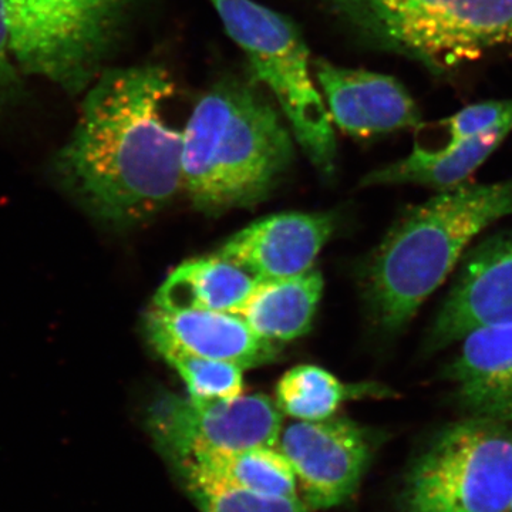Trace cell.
<instances>
[{"instance_id": "12", "label": "cell", "mask_w": 512, "mask_h": 512, "mask_svg": "<svg viewBox=\"0 0 512 512\" xmlns=\"http://www.w3.org/2000/svg\"><path fill=\"white\" fill-rule=\"evenodd\" d=\"M335 227L330 214L284 212L252 222L215 254L244 269L256 281L289 278L313 268Z\"/></svg>"}, {"instance_id": "6", "label": "cell", "mask_w": 512, "mask_h": 512, "mask_svg": "<svg viewBox=\"0 0 512 512\" xmlns=\"http://www.w3.org/2000/svg\"><path fill=\"white\" fill-rule=\"evenodd\" d=\"M10 53L23 76L77 96L119 46L136 0H0Z\"/></svg>"}, {"instance_id": "18", "label": "cell", "mask_w": 512, "mask_h": 512, "mask_svg": "<svg viewBox=\"0 0 512 512\" xmlns=\"http://www.w3.org/2000/svg\"><path fill=\"white\" fill-rule=\"evenodd\" d=\"M512 131L498 127L439 156L410 153L363 178V185L417 184L447 191L466 184Z\"/></svg>"}, {"instance_id": "11", "label": "cell", "mask_w": 512, "mask_h": 512, "mask_svg": "<svg viewBox=\"0 0 512 512\" xmlns=\"http://www.w3.org/2000/svg\"><path fill=\"white\" fill-rule=\"evenodd\" d=\"M313 73L332 123L348 136H383L423 124L416 100L392 76L322 59L313 62Z\"/></svg>"}, {"instance_id": "14", "label": "cell", "mask_w": 512, "mask_h": 512, "mask_svg": "<svg viewBox=\"0 0 512 512\" xmlns=\"http://www.w3.org/2000/svg\"><path fill=\"white\" fill-rule=\"evenodd\" d=\"M444 377L467 417L512 423V323L464 336Z\"/></svg>"}, {"instance_id": "1", "label": "cell", "mask_w": 512, "mask_h": 512, "mask_svg": "<svg viewBox=\"0 0 512 512\" xmlns=\"http://www.w3.org/2000/svg\"><path fill=\"white\" fill-rule=\"evenodd\" d=\"M173 93L170 74L154 63L106 69L84 93L52 174L101 225L119 229L147 221L183 188V133L164 114Z\"/></svg>"}, {"instance_id": "24", "label": "cell", "mask_w": 512, "mask_h": 512, "mask_svg": "<svg viewBox=\"0 0 512 512\" xmlns=\"http://www.w3.org/2000/svg\"><path fill=\"white\" fill-rule=\"evenodd\" d=\"M510 512H512V507H511V510H510Z\"/></svg>"}, {"instance_id": "23", "label": "cell", "mask_w": 512, "mask_h": 512, "mask_svg": "<svg viewBox=\"0 0 512 512\" xmlns=\"http://www.w3.org/2000/svg\"><path fill=\"white\" fill-rule=\"evenodd\" d=\"M28 90L23 73L16 66L10 53L8 29L0 3V116L12 113L25 103Z\"/></svg>"}, {"instance_id": "13", "label": "cell", "mask_w": 512, "mask_h": 512, "mask_svg": "<svg viewBox=\"0 0 512 512\" xmlns=\"http://www.w3.org/2000/svg\"><path fill=\"white\" fill-rule=\"evenodd\" d=\"M150 345L164 343L191 355L249 369L278 359V343L262 338L228 312L167 311L153 306L144 318Z\"/></svg>"}, {"instance_id": "15", "label": "cell", "mask_w": 512, "mask_h": 512, "mask_svg": "<svg viewBox=\"0 0 512 512\" xmlns=\"http://www.w3.org/2000/svg\"><path fill=\"white\" fill-rule=\"evenodd\" d=\"M173 466L190 493L242 490L275 497L296 495L295 471L275 446L194 454Z\"/></svg>"}, {"instance_id": "21", "label": "cell", "mask_w": 512, "mask_h": 512, "mask_svg": "<svg viewBox=\"0 0 512 512\" xmlns=\"http://www.w3.org/2000/svg\"><path fill=\"white\" fill-rule=\"evenodd\" d=\"M151 346L178 373L192 399L234 400L244 393V369L241 367L191 355L164 343Z\"/></svg>"}, {"instance_id": "2", "label": "cell", "mask_w": 512, "mask_h": 512, "mask_svg": "<svg viewBox=\"0 0 512 512\" xmlns=\"http://www.w3.org/2000/svg\"><path fill=\"white\" fill-rule=\"evenodd\" d=\"M512 215V178L463 184L404 210L359 271L367 316L396 336L453 272L468 244Z\"/></svg>"}, {"instance_id": "4", "label": "cell", "mask_w": 512, "mask_h": 512, "mask_svg": "<svg viewBox=\"0 0 512 512\" xmlns=\"http://www.w3.org/2000/svg\"><path fill=\"white\" fill-rule=\"evenodd\" d=\"M366 46L456 72L512 42V0H318Z\"/></svg>"}, {"instance_id": "7", "label": "cell", "mask_w": 512, "mask_h": 512, "mask_svg": "<svg viewBox=\"0 0 512 512\" xmlns=\"http://www.w3.org/2000/svg\"><path fill=\"white\" fill-rule=\"evenodd\" d=\"M512 427L466 417L434 434L409 468L402 512H510Z\"/></svg>"}, {"instance_id": "8", "label": "cell", "mask_w": 512, "mask_h": 512, "mask_svg": "<svg viewBox=\"0 0 512 512\" xmlns=\"http://www.w3.org/2000/svg\"><path fill=\"white\" fill-rule=\"evenodd\" d=\"M154 443L171 463L194 454L276 446L282 413L264 394L234 400H195L158 394L147 410Z\"/></svg>"}, {"instance_id": "9", "label": "cell", "mask_w": 512, "mask_h": 512, "mask_svg": "<svg viewBox=\"0 0 512 512\" xmlns=\"http://www.w3.org/2000/svg\"><path fill=\"white\" fill-rule=\"evenodd\" d=\"M278 443L301 484L303 501L313 511L348 501L375 450L372 433L340 417L296 421L282 429Z\"/></svg>"}, {"instance_id": "17", "label": "cell", "mask_w": 512, "mask_h": 512, "mask_svg": "<svg viewBox=\"0 0 512 512\" xmlns=\"http://www.w3.org/2000/svg\"><path fill=\"white\" fill-rule=\"evenodd\" d=\"M322 292L323 276L313 268L289 278L258 281L234 315L262 338L289 342L311 329Z\"/></svg>"}, {"instance_id": "3", "label": "cell", "mask_w": 512, "mask_h": 512, "mask_svg": "<svg viewBox=\"0 0 512 512\" xmlns=\"http://www.w3.org/2000/svg\"><path fill=\"white\" fill-rule=\"evenodd\" d=\"M291 128L251 77L227 76L195 104L183 131V190L204 211L262 200L293 160Z\"/></svg>"}, {"instance_id": "5", "label": "cell", "mask_w": 512, "mask_h": 512, "mask_svg": "<svg viewBox=\"0 0 512 512\" xmlns=\"http://www.w3.org/2000/svg\"><path fill=\"white\" fill-rule=\"evenodd\" d=\"M248 63V76L269 94L312 164L332 174L336 138L308 45L293 20L255 0H210Z\"/></svg>"}, {"instance_id": "16", "label": "cell", "mask_w": 512, "mask_h": 512, "mask_svg": "<svg viewBox=\"0 0 512 512\" xmlns=\"http://www.w3.org/2000/svg\"><path fill=\"white\" fill-rule=\"evenodd\" d=\"M254 276L217 254L190 259L165 278L154 305L167 311L234 313L251 295Z\"/></svg>"}, {"instance_id": "22", "label": "cell", "mask_w": 512, "mask_h": 512, "mask_svg": "<svg viewBox=\"0 0 512 512\" xmlns=\"http://www.w3.org/2000/svg\"><path fill=\"white\" fill-rule=\"evenodd\" d=\"M201 512H313L298 495L275 497L242 490L190 493Z\"/></svg>"}, {"instance_id": "20", "label": "cell", "mask_w": 512, "mask_h": 512, "mask_svg": "<svg viewBox=\"0 0 512 512\" xmlns=\"http://www.w3.org/2000/svg\"><path fill=\"white\" fill-rule=\"evenodd\" d=\"M498 127L512 128V99L471 104L446 119L421 124L416 128L413 153L439 156Z\"/></svg>"}, {"instance_id": "19", "label": "cell", "mask_w": 512, "mask_h": 512, "mask_svg": "<svg viewBox=\"0 0 512 512\" xmlns=\"http://www.w3.org/2000/svg\"><path fill=\"white\" fill-rule=\"evenodd\" d=\"M394 396L379 383L340 382L325 369L312 365L293 367L276 386V406L281 413L298 421L330 419L348 400L384 399Z\"/></svg>"}, {"instance_id": "10", "label": "cell", "mask_w": 512, "mask_h": 512, "mask_svg": "<svg viewBox=\"0 0 512 512\" xmlns=\"http://www.w3.org/2000/svg\"><path fill=\"white\" fill-rule=\"evenodd\" d=\"M512 323V232L477 245L464 264L426 338V352L448 348L473 330Z\"/></svg>"}]
</instances>
